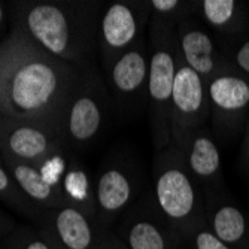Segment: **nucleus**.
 <instances>
[{"instance_id": "obj_1", "label": "nucleus", "mask_w": 249, "mask_h": 249, "mask_svg": "<svg viewBox=\"0 0 249 249\" xmlns=\"http://www.w3.org/2000/svg\"><path fill=\"white\" fill-rule=\"evenodd\" d=\"M81 67L40 48L17 27L0 40V115L53 125L61 118Z\"/></svg>"}, {"instance_id": "obj_2", "label": "nucleus", "mask_w": 249, "mask_h": 249, "mask_svg": "<svg viewBox=\"0 0 249 249\" xmlns=\"http://www.w3.org/2000/svg\"><path fill=\"white\" fill-rule=\"evenodd\" d=\"M105 6L99 0H22L9 3V18L40 48L82 67L94 64Z\"/></svg>"}, {"instance_id": "obj_3", "label": "nucleus", "mask_w": 249, "mask_h": 249, "mask_svg": "<svg viewBox=\"0 0 249 249\" xmlns=\"http://www.w3.org/2000/svg\"><path fill=\"white\" fill-rule=\"evenodd\" d=\"M152 196L182 240L198 224L206 222L203 190L191 176L182 152L172 145L155 154Z\"/></svg>"}, {"instance_id": "obj_4", "label": "nucleus", "mask_w": 249, "mask_h": 249, "mask_svg": "<svg viewBox=\"0 0 249 249\" xmlns=\"http://www.w3.org/2000/svg\"><path fill=\"white\" fill-rule=\"evenodd\" d=\"M176 22L151 15L149 19V76L148 102L152 143L155 151L170 145V105L178 72L175 50Z\"/></svg>"}, {"instance_id": "obj_5", "label": "nucleus", "mask_w": 249, "mask_h": 249, "mask_svg": "<svg viewBox=\"0 0 249 249\" xmlns=\"http://www.w3.org/2000/svg\"><path fill=\"white\" fill-rule=\"evenodd\" d=\"M110 106V93L96 63L81 67L79 81L66 106L60 136L71 152H82L103 131Z\"/></svg>"}, {"instance_id": "obj_6", "label": "nucleus", "mask_w": 249, "mask_h": 249, "mask_svg": "<svg viewBox=\"0 0 249 249\" xmlns=\"http://www.w3.org/2000/svg\"><path fill=\"white\" fill-rule=\"evenodd\" d=\"M151 5L146 0H117L106 3L99 24V54L103 69L145 39Z\"/></svg>"}, {"instance_id": "obj_7", "label": "nucleus", "mask_w": 249, "mask_h": 249, "mask_svg": "<svg viewBox=\"0 0 249 249\" xmlns=\"http://www.w3.org/2000/svg\"><path fill=\"white\" fill-rule=\"evenodd\" d=\"M114 231L127 249H182L184 240L164 218L152 193L143 194L123 213Z\"/></svg>"}, {"instance_id": "obj_8", "label": "nucleus", "mask_w": 249, "mask_h": 249, "mask_svg": "<svg viewBox=\"0 0 249 249\" xmlns=\"http://www.w3.org/2000/svg\"><path fill=\"white\" fill-rule=\"evenodd\" d=\"M211 117L206 82L178 61L170 105V145L182 151L191 136Z\"/></svg>"}, {"instance_id": "obj_9", "label": "nucleus", "mask_w": 249, "mask_h": 249, "mask_svg": "<svg viewBox=\"0 0 249 249\" xmlns=\"http://www.w3.org/2000/svg\"><path fill=\"white\" fill-rule=\"evenodd\" d=\"M67 149L53 125L0 115V154L3 163L15 161L39 167L48 157Z\"/></svg>"}, {"instance_id": "obj_10", "label": "nucleus", "mask_w": 249, "mask_h": 249, "mask_svg": "<svg viewBox=\"0 0 249 249\" xmlns=\"http://www.w3.org/2000/svg\"><path fill=\"white\" fill-rule=\"evenodd\" d=\"M141 179L125 161L105 163L94 179L96 222L102 230L115 227L123 213L139 198Z\"/></svg>"}, {"instance_id": "obj_11", "label": "nucleus", "mask_w": 249, "mask_h": 249, "mask_svg": "<svg viewBox=\"0 0 249 249\" xmlns=\"http://www.w3.org/2000/svg\"><path fill=\"white\" fill-rule=\"evenodd\" d=\"M54 249H96L102 229L71 203L43 211L35 222Z\"/></svg>"}, {"instance_id": "obj_12", "label": "nucleus", "mask_w": 249, "mask_h": 249, "mask_svg": "<svg viewBox=\"0 0 249 249\" xmlns=\"http://www.w3.org/2000/svg\"><path fill=\"white\" fill-rule=\"evenodd\" d=\"M110 97L123 109H131L148 96L149 48L142 39L105 67Z\"/></svg>"}, {"instance_id": "obj_13", "label": "nucleus", "mask_w": 249, "mask_h": 249, "mask_svg": "<svg viewBox=\"0 0 249 249\" xmlns=\"http://www.w3.org/2000/svg\"><path fill=\"white\" fill-rule=\"evenodd\" d=\"M211 120L222 133L239 131L249 110V79L236 71L216 75L206 84Z\"/></svg>"}, {"instance_id": "obj_14", "label": "nucleus", "mask_w": 249, "mask_h": 249, "mask_svg": "<svg viewBox=\"0 0 249 249\" xmlns=\"http://www.w3.org/2000/svg\"><path fill=\"white\" fill-rule=\"evenodd\" d=\"M175 50L178 61L190 67L206 84L219 73L234 71L206 30L190 18L182 19L175 29Z\"/></svg>"}, {"instance_id": "obj_15", "label": "nucleus", "mask_w": 249, "mask_h": 249, "mask_svg": "<svg viewBox=\"0 0 249 249\" xmlns=\"http://www.w3.org/2000/svg\"><path fill=\"white\" fill-rule=\"evenodd\" d=\"M209 230L233 249H249V218L219 188L203 191Z\"/></svg>"}, {"instance_id": "obj_16", "label": "nucleus", "mask_w": 249, "mask_h": 249, "mask_svg": "<svg viewBox=\"0 0 249 249\" xmlns=\"http://www.w3.org/2000/svg\"><path fill=\"white\" fill-rule=\"evenodd\" d=\"M180 152L191 176L203 191L221 187L222 173L219 149L205 128L196 131Z\"/></svg>"}, {"instance_id": "obj_17", "label": "nucleus", "mask_w": 249, "mask_h": 249, "mask_svg": "<svg viewBox=\"0 0 249 249\" xmlns=\"http://www.w3.org/2000/svg\"><path fill=\"white\" fill-rule=\"evenodd\" d=\"M5 167L9 170L21 191L40 211V215L43 211H48L63 205V203H67L63 193L58 188L50 185L43 179L37 167L15 161H5Z\"/></svg>"}, {"instance_id": "obj_18", "label": "nucleus", "mask_w": 249, "mask_h": 249, "mask_svg": "<svg viewBox=\"0 0 249 249\" xmlns=\"http://www.w3.org/2000/svg\"><path fill=\"white\" fill-rule=\"evenodd\" d=\"M61 193L67 203H71L72 206L78 208L96 221L94 180H91L85 167L73 157H71L69 166L64 173Z\"/></svg>"}, {"instance_id": "obj_19", "label": "nucleus", "mask_w": 249, "mask_h": 249, "mask_svg": "<svg viewBox=\"0 0 249 249\" xmlns=\"http://www.w3.org/2000/svg\"><path fill=\"white\" fill-rule=\"evenodd\" d=\"M196 12L212 29L222 33L242 32L246 22L242 3L234 0H203L197 3Z\"/></svg>"}, {"instance_id": "obj_20", "label": "nucleus", "mask_w": 249, "mask_h": 249, "mask_svg": "<svg viewBox=\"0 0 249 249\" xmlns=\"http://www.w3.org/2000/svg\"><path fill=\"white\" fill-rule=\"evenodd\" d=\"M0 200L11 209L27 216L33 222H36L40 216V211L21 191V188L15 182V179L12 178L9 170L5 167V164H0Z\"/></svg>"}, {"instance_id": "obj_21", "label": "nucleus", "mask_w": 249, "mask_h": 249, "mask_svg": "<svg viewBox=\"0 0 249 249\" xmlns=\"http://www.w3.org/2000/svg\"><path fill=\"white\" fill-rule=\"evenodd\" d=\"M0 249H54L37 227L19 225L0 240Z\"/></svg>"}, {"instance_id": "obj_22", "label": "nucleus", "mask_w": 249, "mask_h": 249, "mask_svg": "<svg viewBox=\"0 0 249 249\" xmlns=\"http://www.w3.org/2000/svg\"><path fill=\"white\" fill-rule=\"evenodd\" d=\"M151 15L164 18L179 24L180 21L190 18V14L196 11L197 3L179 2V0H149Z\"/></svg>"}, {"instance_id": "obj_23", "label": "nucleus", "mask_w": 249, "mask_h": 249, "mask_svg": "<svg viewBox=\"0 0 249 249\" xmlns=\"http://www.w3.org/2000/svg\"><path fill=\"white\" fill-rule=\"evenodd\" d=\"M185 249H233L227 243L219 240L206 225V222L198 224L185 237H184Z\"/></svg>"}, {"instance_id": "obj_24", "label": "nucleus", "mask_w": 249, "mask_h": 249, "mask_svg": "<svg viewBox=\"0 0 249 249\" xmlns=\"http://www.w3.org/2000/svg\"><path fill=\"white\" fill-rule=\"evenodd\" d=\"M227 58L236 72L249 79V39H245L243 42L236 45Z\"/></svg>"}, {"instance_id": "obj_25", "label": "nucleus", "mask_w": 249, "mask_h": 249, "mask_svg": "<svg viewBox=\"0 0 249 249\" xmlns=\"http://www.w3.org/2000/svg\"><path fill=\"white\" fill-rule=\"evenodd\" d=\"M96 249H127V248L121 242V239L117 236L114 229H110V230H103L102 231Z\"/></svg>"}, {"instance_id": "obj_26", "label": "nucleus", "mask_w": 249, "mask_h": 249, "mask_svg": "<svg viewBox=\"0 0 249 249\" xmlns=\"http://www.w3.org/2000/svg\"><path fill=\"white\" fill-rule=\"evenodd\" d=\"M15 225H17L15 219L0 209V240L6 237L15 229Z\"/></svg>"}, {"instance_id": "obj_27", "label": "nucleus", "mask_w": 249, "mask_h": 249, "mask_svg": "<svg viewBox=\"0 0 249 249\" xmlns=\"http://www.w3.org/2000/svg\"><path fill=\"white\" fill-rule=\"evenodd\" d=\"M243 160L245 164L249 167V114H248V120H246V125H245V139H243Z\"/></svg>"}, {"instance_id": "obj_28", "label": "nucleus", "mask_w": 249, "mask_h": 249, "mask_svg": "<svg viewBox=\"0 0 249 249\" xmlns=\"http://www.w3.org/2000/svg\"><path fill=\"white\" fill-rule=\"evenodd\" d=\"M8 19H9V15L6 12V8L2 2H0V36H2L5 33V30L8 29Z\"/></svg>"}, {"instance_id": "obj_29", "label": "nucleus", "mask_w": 249, "mask_h": 249, "mask_svg": "<svg viewBox=\"0 0 249 249\" xmlns=\"http://www.w3.org/2000/svg\"><path fill=\"white\" fill-rule=\"evenodd\" d=\"M0 164H5L3 163V158H2V154H0Z\"/></svg>"}, {"instance_id": "obj_30", "label": "nucleus", "mask_w": 249, "mask_h": 249, "mask_svg": "<svg viewBox=\"0 0 249 249\" xmlns=\"http://www.w3.org/2000/svg\"><path fill=\"white\" fill-rule=\"evenodd\" d=\"M182 249H185V248H182Z\"/></svg>"}]
</instances>
